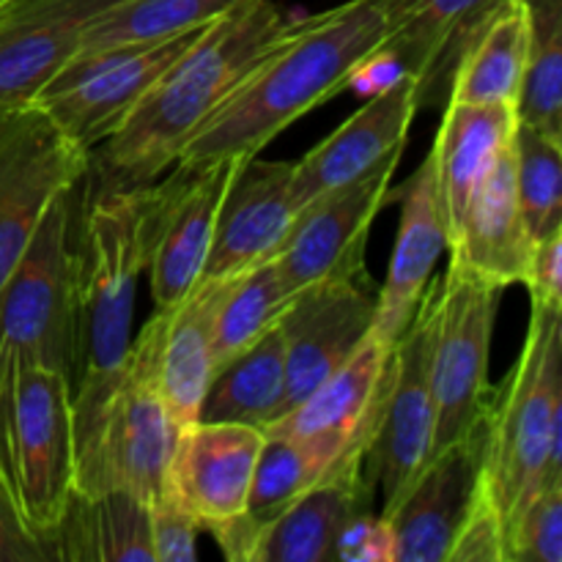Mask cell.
I'll use <instances>...</instances> for the list:
<instances>
[{
  "label": "cell",
  "mask_w": 562,
  "mask_h": 562,
  "mask_svg": "<svg viewBox=\"0 0 562 562\" xmlns=\"http://www.w3.org/2000/svg\"><path fill=\"white\" fill-rule=\"evenodd\" d=\"M395 195L401 198L398 234H395L387 280L382 291H376V313L371 327V333L387 344H395L412 322L428 283L434 280L439 256L448 250V231L439 206L431 157L423 159L420 168L401 190H393Z\"/></svg>",
  "instance_id": "cell-22"
},
{
  "label": "cell",
  "mask_w": 562,
  "mask_h": 562,
  "mask_svg": "<svg viewBox=\"0 0 562 562\" xmlns=\"http://www.w3.org/2000/svg\"><path fill=\"white\" fill-rule=\"evenodd\" d=\"M285 25L274 0H245L209 22L135 113L93 148L82 176L86 190H137L159 179Z\"/></svg>",
  "instance_id": "cell-2"
},
{
  "label": "cell",
  "mask_w": 562,
  "mask_h": 562,
  "mask_svg": "<svg viewBox=\"0 0 562 562\" xmlns=\"http://www.w3.org/2000/svg\"><path fill=\"white\" fill-rule=\"evenodd\" d=\"M428 349H431V283L412 322L390 349L382 409L362 461V475L382 497V510H379L382 516L398 505L406 488L434 456L437 406H434L431 376H428Z\"/></svg>",
  "instance_id": "cell-11"
},
{
  "label": "cell",
  "mask_w": 562,
  "mask_h": 562,
  "mask_svg": "<svg viewBox=\"0 0 562 562\" xmlns=\"http://www.w3.org/2000/svg\"><path fill=\"white\" fill-rule=\"evenodd\" d=\"M239 165L241 159L173 162L168 179L140 187V234L154 307L173 305L201 280L223 198Z\"/></svg>",
  "instance_id": "cell-10"
},
{
  "label": "cell",
  "mask_w": 562,
  "mask_h": 562,
  "mask_svg": "<svg viewBox=\"0 0 562 562\" xmlns=\"http://www.w3.org/2000/svg\"><path fill=\"white\" fill-rule=\"evenodd\" d=\"M503 0H384L387 44L420 86V104L439 77L450 75L464 38Z\"/></svg>",
  "instance_id": "cell-26"
},
{
  "label": "cell",
  "mask_w": 562,
  "mask_h": 562,
  "mask_svg": "<svg viewBox=\"0 0 562 562\" xmlns=\"http://www.w3.org/2000/svg\"><path fill=\"white\" fill-rule=\"evenodd\" d=\"M71 420L77 494L130 492L151 505L165 492L179 428L140 368L126 360L113 387Z\"/></svg>",
  "instance_id": "cell-7"
},
{
  "label": "cell",
  "mask_w": 562,
  "mask_h": 562,
  "mask_svg": "<svg viewBox=\"0 0 562 562\" xmlns=\"http://www.w3.org/2000/svg\"><path fill=\"white\" fill-rule=\"evenodd\" d=\"M231 280L201 278L179 302L154 307V316L126 355L154 384L179 434L201 417V401L212 379L214 318Z\"/></svg>",
  "instance_id": "cell-14"
},
{
  "label": "cell",
  "mask_w": 562,
  "mask_h": 562,
  "mask_svg": "<svg viewBox=\"0 0 562 562\" xmlns=\"http://www.w3.org/2000/svg\"><path fill=\"white\" fill-rule=\"evenodd\" d=\"M55 560L154 562L151 505L130 492L71 494L53 532Z\"/></svg>",
  "instance_id": "cell-28"
},
{
  "label": "cell",
  "mask_w": 562,
  "mask_h": 562,
  "mask_svg": "<svg viewBox=\"0 0 562 562\" xmlns=\"http://www.w3.org/2000/svg\"><path fill=\"white\" fill-rule=\"evenodd\" d=\"M488 415V412H486ZM486 420L437 450L384 519L393 525L395 562H448L481 483Z\"/></svg>",
  "instance_id": "cell-17"
},
{
  "label": "cell",
  "mask_w": 562,
  "mask_h": 562,
  "mask_svg": "<svg viewBox=\"0 0 562 562\" xmlns=\"http://www.w3.org/2000/svg\"><path fill=\"white\" fill-rule=\"evenodd\" d=\"M530 305L521 355L486 415L481 494L503 525L530 494L562 481V307Z\"/></svg>",
  "instance_id": "cell-4"
},
{
  "label": "cell",
  "mask_w": 562,
  "mask_h": 562,
  "mask_svg": "<svg viewBox=\"0 0 562 562\" xmlns=\"http://www.w3.org/2000/svg\"><path fill=\"white\" fill-rule=\"evenodd\" d=\"M373 313L376 291L368 274L311 285L294 296L280 318L285 390L278 417L300 404L335 368L349 360L351 351L371 333Z\"/></svg>",
  "instance_id": "cell-16"
},
{
  "label": "cell",
  "mask_w": 562,
  "mask_h": 562,
  "mask_svg": "<svg viewBox=\"0 0 562 562\" xmlns=\"http://www.w3.org/2000/svg\"><path fill=\"white\" fill-rule=\"evenodd\" d=\"M291 302L294 296L280 285L274 258L231 280L214 318L212 376L231 360L252 349L263 335L278 329Z\"/></svg>",
  "instance_id": "cell-30"
},
{
  "label": "cell",
  "mask_w": 562,
  "mask_h": 562,
  "mask_svg": "<svg viewBox=\"0 0 562 562\" xmlns=\"http://www.w3.org/2000/svg\"><path fill=\"white\" fill-rule=\"evenodd\" d=\"M448 250L450 267L464 269L503 291L527 280L532 239L516 192L510 146L472 195Z\"/></svg>",
  "instance_id": "cell-23"
},
{
  "label": "cell",
  "mask_w": 562,
  "mask_h": 562,
  "mask_svg": "<svg viewBox=\"0 0 562 562\" xmlns=\"http://www.w3.org/2000/svg\"><path fill=\"white\" fill-rule=\"evenodd\" d=\"M384 44V0H346L289 22L278 42L187 140L176 162L256 157L294 121L344 91L351 71Z\"/></svg>",
  "instance_id": "cell-1"
},
{
  "label": "cell",
  "mask_w": 562,
  "mask_h": 562,
  "mask_svg": "<svg viewBox=\"0 0 562 562\" xmlns=\"http://www.w3.org/2000/svg\"><path fill=\"white\" fill-rule=\"evenodd\" d=\"M505 562H562V481L538 488L505 521Z\"/></svg>",
  "instance_id": "cell-34"
},
{
  "label": "cell",
  "mask_w": 562,
  "mask_h": 562,
  "mask_svg": "<svg viewBox=\"0 0 562 562\" xmlns=\"http://www.w3.org/2000/svg\"><path fill=\"white\" fill-rule=\"evenodd\" d=\"M0 472L27 525L53 547L55 527L75 494L69 376L20 368L0 382Z\"/></svg>",
  "instance_id": "cell-6"
},
{
  "label": "cell",
  "mask_w": 562,
  "mask_h": 562,
  "mask_svg": "<svg viewBox=\"0 0 562 562\" xmlns=\"http://www.w3.org/2000/svg\"><path fill=\"white\" fill-rule=\"evenodd\" d=\"M401 157L387 159L371 173L324 192L305 203L274 256L280 285L296 296L311 285L368 274L366 247L373 220L393 198V176Z\"/></svg>",
  "instance_id": "cell-13"
},
{
  "label": "cell",
  "mask_w": 562,
  "mask_h": 562,
  "mask_svg": "<svg viewBox=\"0 0 562 562\" xmlns=\"http://www.w3.org/2000/svg\"><path fill=\"white\" fill-rule=\"evenodd\" d=\"M503 289L448 263L431 280V376L437 434L434 453L467 437L486 420L494 387L488 382V355Z\"/></svg>",
  "instance_id": "cell-8"
},
{
  "label": "cell",
  "mask_w": 562,
  "mask_h": 562,
  "mask_svg": "<svg viewBox=\"0 0 562 562\" xmlns=\"http://www.w3.org/2000/svg\"><path fill=\"white\" fill-rule=\"evenodd\" d=\"M88 157L36 104L0 110V285L49 203L86 176Z\"/></svg>",
  "instance_id": "cell-12"
},
{
  "label": "cell",
  "mask_w": 562,
  "mask_h": 562,
  "mask_svg": "<svg viewBox=\"0 0 562 562\" xmlns=\"http://www.w3.org/2000/svg\"><path fill=\"white\" fill-rule=\"evenodd\" d=\"M420 110V86L404 75L384 91L368 97L355 115L344 121L313 151L294 162L291 195L296 212L324 192L371 173L393 157H404L412 121Z\"/></svg>",
  "instance_id": "cell-19"
},
{
  "label": "cell",
  "mask_w": 562,
  "mask_h": 562,
  "mask_svg": "<svg viewBox=\"0 0 562 562\" xmlns=\"http://www.w3.org/2000/svg\"><path fill=\"white\" fill-rule=\"evenodd\" d=\"M285 390L283 335L272 329L252 349L220 368L203 393V423H239V426L267 428L278 417Z\"/></svg>",
  "instance_id": "cell-29"
},
{
  "label": "cell",
  "mask_w": 562,
  "mask_h": 562,
  "mask_svg": "<svg viewBox=\"0 0 562 562\" xmlns=\"http://www.w3.org/2000/svg\"><path fill=\"white\" fill-rule=\"evenodd\" d=\"M77 236V371L71 409L102 398L126 366L137 280L146 272L137 190L88 192Z\"/></svg>",
  "instance_id": "cell-3"
},
{
  "label": "cell",
  "mask_w": 562,
  "mask_h": 562,
  "mask_svg": "<svg viewBox=\"0 0 562 562\" xmlns=\"http://www.w3.org/2000/svg\"><path fill=\"white\" fill-rule=\"evenodd\" d=\"M0 3H5V0H0Z\"/></svg>",
  "instance_id": "cell-40"
},
{
  "label": "cell",
  "mask_w": 562,
  "mask_h": 562,
  "mask_svg": "<svg viewBox=\"0 0 562 562\" xmlns=\"http://www.w3.org/2000/svg\"><path fill=\"white\" fill-rule=\"evenodd\" d=\"M294 162L241 159L223 198L201 278H239L272 261L296 217Z\"/></svg>",
  "instance_id": "cell-20"
},
{
  "label": "cell",
  "mask_w": 562,
  "mask_h": 562,
  "mask_svg": "<svg viewBox=\"0 0 562 562\" xmlns=\"http://www.w3.org/2000/svg\"><path fill=\"white\" fill-rule=\"evenodd\" d=\"M203 27L151 42L77 53L38 88L31 104L71 143L91 154L135 113L154 82L201 36Z\"/></svg>",
  "instance_id": "cell-9"
},
{
  "label": "cell",
  "mask_w": 562,
  "mask_h": 562,
  "mask_svg": "<svg viewBox=\"0 0 562 562\" xmlns=\"http://www.w3.org/2000/svg\"><path fill=\"white\" fill-rule=\"evenodd\" d=\"M390 349L393 344L368 333L344 366L335 368L285 415L269 423L263 434L302 439L335 464L351 459L366 461L382 409Z\"/></svg>",
  "instance_id": "cell-15"
},
{
  "label": "cell",
  "mask_w": 562,
  "mask_h": 562,
  "mask_svg": "<svg viewBox=\"0 0 562 562\" xmlns=\"http://www.w3.org/2000/svg\"><path fill=\"white\" fill-rule=\"evenodd\" d=\"M82 179L49 203L0 285V382L20 368L77 371V236Z\"/></svg>",
  "instance_id": "cell-5"
},
{
  "label": "cell",
  "mask_w": 562,
  "mask_h": 562,
  "mask_svg": "<svg viewBox=\"0 0 562 562\" xmlns=\"http://www.w3.org/2000/svg\"><path fill=\"white\" fill-rule=\"evenodd\" d=\"M55 560L47 538L27 525L14 492L0 472V562H49Z\"/></svg>",
  "instance_id": "cell-38"
},
{
  "label": "cell",
  "mask_w": 562,
  "mask_h": 562,
  "mask_svg": "<svg viewBox=\"0 0 562 562\" xmlns=\"http://www.w3.org/2000/svg\"><path fill=\"white\" fill-rule=\"evenodd\" d=\"M525 0H503L459 47L448 80V102L514 104L527 66Z\"/></svg>",
  "instance_id": "cell-27"
},
{
  "label": "cell",
  "mask_w": 562,
  "mask_h": 562,
  "mask_svg": "<svg viewBox=\"0 0 562 562\" xmlns=\"http://www.w3.org/2000/svg\"><path fill=\"white\" fill-rule=\"evenodd\" d=\"M525 285L530 289V302L562 307V231L532 245Z\"/></svg>",
  "instance_id": "cell-39"
},
{
  "label": "cell",
  "mask_w": 562,
  "mask_h": 562,
  "mask_svg": "<svg viewBox=\"0 0 562 562\" xmlns=\"http://www.w3.org/2000/svg\"><path fill=\"white\" fill-rule=\"evenodd\" d=\"M514 176L532 245L562 231V137L516 124Z\"/></svg>",
  "instance_id": "cell-33"
},
{
  "label": "cell",
  "mask_w": 562,
  "mask_h": 562,
  "mask_svg": "<svg viewBox=\"0 0 562 562\" xmlns=\"http://www.w3.org/2000/svg\"><path fill=\"white\" fill-rule=\"evenodd\" d=\"M121 0L0 3V110L27 104L80 49L88 25Z\"/></svg>",
  "instance_id": "cell-21"
},
{
  "label": "cell",
  "mask_w": 562,
  "mask_h": 562,
  "mask_svg": "<svg viewBox=\"0 0 562 562\" xmlns=\"http://www.w3.org/2000/svg\"><path fill=\"white\" fill-rule=\"evenodd\" d=\"M335 562H395L393 525L373 508L357 510L333 543Z\"/></svg>",
  "instance_id": "cell-36"
},
{
  "label": "cell",
  "mask_w": 562,
  "mask_h": 562,
  "mask_svg": "<svg viewBox=\"0 0 562 562\" xmlns=\"http://www.w3.org/2000/svg\"><path fill=\"white\" fill-rule=\"evenodd\" d=\"M239 3L245 0H121L88 25L77 53L195 31Z\"/></svg>",
  "instance_id": "cell-32"
},
{
  "label": "cell",
  "mask_w": 562,
  "mask_h": 562,
  "mask_svg": "<svg viewBox=\"0 0 562 562\" xmlns=\"http://www.w3.org/2000/svg\"><path fill=\"white\" fill-rule=\"evenodd\" d=\"M516 124L519 121L514 104L448 102L437 143L428 154L448 241L459 228L461 214L470 206L477 187L492 173L497 159L508 151Z\"/></svg>",
  "instance_id": "cell-24"
},
{
  "label": "cell",
  "mask_w": 562,
  "mask_h": 562,
  "mask_svg": "<svg viewBox=\"0 0 562 562\" xmlns=\"http://www.w3.org/2000/svg\"><path fill=\"white\" fill-rule=\"evenodd\" d=\"M505 525L497 516V510L488 505V499L481 494L477 483V497L450 549L448 562H505Z\"/></svg>",
  "instance_id": "cell-37"
},
{
  "label": "cell",
  "mask_w": 562,
  "mask_h": 562,
  "mask_svg": "<svg viewBox=\"0 0 562 562\" xmlns=\"http://www.w3.org/2000/svg\"><path fill=\"white\" fill-rule=\"evenodd\" d=\"M198 521L176 503L173 494H159L151 503L154 562H192L198 558Z\"/></svg>",
  "instance_id": "cell-35"
},
{
  "label": "cell",
  "mask_w": 562,
  "mask_h": 562,
  "mask_svg": "<svg viewBox=\"0 0 562 562\" xmlns=\"http://www.w3.org/2000/svg\"><path fill=\"white\" fill-rule=\"evenodd\" d=\"M376 492L362 475V461H349L333 475L307 488L274 521H269L252 547L250 562H327L340 527L357 510L373 508Z\"/></svg>",
  "instance_id": "cell-25"
},
{
  "label": "cell",
  "mask_w": 562,
  "mask_h": 562,
  "mask_svg": "<svg viewBox=\"0 0 562 562\" xmlns=\"http://www.w3.org/2000/svg\"><path fill=\"white\" fill-rule=\"evenodd\" d=\"M263 431L239 423H192L179 434L168 492L206 532L239 519L250 497Z\"/></svg>",
  "instance_id": "cell-18"
},
{
  "label": "cell",
  "mask_w": 562,
  "mask_h": 562,
  "mask_svg": "<svg viewBox=\"0 0 562 562\" xmlns=\"http://www.w3.org/2000/svg\"><path fill=\"white\" fill-rule=\"evenodd\" d=\"M530 42L516 121L562 137V0H525Z\"/></svg>",
  "instance_id": "cell-31"
}]
</instances>
